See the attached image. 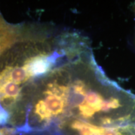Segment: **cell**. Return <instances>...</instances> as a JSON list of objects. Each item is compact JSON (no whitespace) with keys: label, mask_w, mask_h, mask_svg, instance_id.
Returning a JSON list of instances; mask_svg holds the SVG:
<instances>
[{"label":"cell","mask_w":135,"mask_h":135,"mask_svg":"<svg viewBox=\"0 0 135 135\" xmlns=\"http://www.w3.org/2000/svg\"><path fill=\"white\" fill-rule=\"evenodd\" d=\"M21 87L18 84L11 81H5L0 84V100L12 99L15 101L20 97Z\"/></svg>","instance_id":"7a4b0ae2"},{"label":"cell","mask_w":135,"mask_h":135,"mask_svg":"<svg viewBox=\"0 0 135 135\" xmlns=\"http://www.w3.org/2000/svg\"><path fill=\"white\" fill-rule=\"evenodd\" d=\"M50 55H40L28 59L24 67L30 77L41 76L50 73L55 67L49 58Z\"/></svg>","instance_id":"6da1fadb"},{"label":"cell","mask_w":135,"mask_h":135,"mask_svg":"<svg viewBox=\"0 0 135 135\" xmlns=\"http://www.w3.org/2000/svg\"><path fill=\"white\" fill-rule=\"evenodd\" d=\"M9 119V113L0 103V125L6 124Z\"/></svg>","instance_id":"277c9868"},{"label":"cell","mask_w":135,"mask_h":135,"mask_svg":"<svg viewBox=\"0 0 135 135\" xmlns=\"http://www.w3.org/2000/svg\"><path fill=\"white\" fill-rule=\"evenodd\" d=\"M134 14H135V3H134Z\"/></svg>","instance_id":"5b68a950"},{"label":"cell","mask_w":135,"mask_h":135,"mask_svg":"<svg viewBox=\"0 0 135 135\" xmlns=\"http://www.w3.org/2000/svg\"><path fill=\"white\" fill-rule=\"evenodd\" d=\"M35 113L38 114L41 120L46 121L49 123L51 119V114L47 108L45 101L40 100L38 101L35 107Z\"/></svg>","instance_id":"3957f363"}]
</instances>
